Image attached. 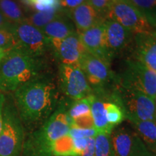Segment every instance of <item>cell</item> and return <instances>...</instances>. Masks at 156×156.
I'll return each instance as SVG.
<instances>
[{
	"label": "cell",
	"instance_id": "1",
	"mask_svg": "<svg viewBox=\"0 0 156 156\" xmlns=\"http://www.w3.org/2000/svg\"><path fill=\"white\" fill-rule=\"evenodd\" d=\"M12 99L24 127L35 129L55 112L58 93L53 82L41 76L17 87Z\"/></svg>",
	"mask_w": 156,
	"mask_h": 156
},
{
	"label": "cell",
	"instance_id": "2",
	"mask_svg": "<svg viewBox=\"0 0 156 156\" xmlns=\"http://www.w3.org/2000/svg\"><path fill=\"white\" fill-rule=\"evenodd\" d=\"M42 58L35 57L16 44L0 62V91L14 92L28 82L41 77Z\"/></svg>",
	"mask_w": 156,
	"mask_h": 156
},
{
	"label": "cell",
	"instance_id": "3",
	"mask_svg": "<svg viewBox=\"0 0 156 156\" xmlns=\"http://www.w3.org/2000/svg\"><path fill=\"white\" fill-rule=\"evenodd\" d=\"M72 121L67 111L60 106L25 140L22 155L50 156L54 142L69 133Z\"/></svg>",
	"mask_w": 156,
	"mask_h": 156
},
{
	"label": "cell",
	"instance_id": "4",
	"mask_svg": "<svg viewBox=\"0 0 156 156\" xmlns=\"http://www.w3.org/2000/svg\"><path fill=\"white\" fill-rule=\"evenodd\" d=\"M25 143V127L13 102L6 98L0 132V156H21Z\"/></svg>",
	"mask_w": 156,
	"mask_h": 156
},
{
	"label": "cell",
	"instance_id": "5",
	"mask_svg": "<svg viewBox=\"0 0 156 156\" xmlns=\"http://www.w3.org/2000/svg\"><path fill=\"white\" fill-rule=\"evenodd\" d=\"M105 18L119 23L134 36H150L155 31L144 15L129 0H116L108 9Z\"/></svg>",
	"mask_w": 156,
	"mask_h": 156
},
{
	"label": "cell",
	"instance_id": "6",
	"mask_svg": "<svg viewBox=\"0 0 156 156\" xmlns=\"http://www.w3.org/2000/svg\"><path fill=\"white\" fill-rule=\"evenodd\" d=\"M9 30L16 39L17 46L35 57L42 58L51 48L49 41L42 30L25 20L11 24Z\"/></svg>",
	"mask_w": 156,
	"mask_h": 156
},
{
	"label": "cell",
	"instance_id": "7",
	"mask_svg": "<svg viewBox=\"0 0 156 156\" xmlns=\"http://www.w3.org/2000/svg\"><path fill=\"white\" fill-rule=\"evenodd\" d=\"M123 105L128 119L152 120L156 122L155 101L141 91L130 87H124Z\"/></svg>",
	"mask_w": 156,
	"mask_h": 156
},
{
	"label": "cell",
	"instance_id": "8",
	"mask_svg": "<svg viewBox=\"0 0 156 156\" xmlns=\"http://www.w3.org/2000/svg\"><path fill=\"white\" fill-rule=\"evenodd\" d=\"M60 87L69 98L77 101L91 95V87L80 66L62 64L59 67Z\"/></svg>",
	"mask_w": 156,
	"mask_h": 156
},
{
	"label": "cell",
	"instance_id": "9",
	"mask_svg": "<svg viewBox=\"0 0 156 156\" xmlns=\"http://www.w3.org/2000/svg\"><path fill=\"white\" fill-rule=\"evenodd\" d=\"M123 86L135 88L155 101L156 97V72L138 61L129 62L128 70Z\"/></svg>",
	"mask_w": 156,
	"mask_h": 156
},
{
	"label": "cell",
	"instance_id": "10",
	"mask_svg": "<svg viewBox=\"0 0 156 156\" xmlns=\"http://www.w3.org/2000/svg\"><path fill=\"white\" fill-rule=\"evenodd\" d=\"M105 47L107 56H112L123 51L130 44L134 36L130 30L113 20L104 18Z\"/></svg>",
	"mask_w": 156,
	"mask_h": 156
},
{
	"label": "cell",
	"instance_id": "11",
	"mask_svg": "<svg viewBox=\"0 0 156 156\" xmlns=\"http://www.w3.org/2000/svg\"><path fill=\"white\" fill-rule=\"evenodd\" d=\"M110 137L116 156H138L145 146L136 132L125 126L114 128Z\"/></svg>",
	"mask_w": 156,
	"mask_h": 156
},
{
	"label": "cell",
	"instance_id": "12",
	"mask_svg": "<svg viewBox=\"0 0 156 156\" xmlns=\"http://www.w3.org/2000/svg\"><path fill=\"white\" fill-rule=\"evenodd\" d=\"M62 64L80 66L81 60L87 51L81 42L79 35L75 33L52 46Z\"/></svg>",
	"mask_w": 156,
	"mask_h": 156
},
{
	"label": "cell",
	"instance_id": "13",
	"mask_svg": "<svg viewBox=\"0 0 156 156\" xmlns=\"http://www.w3.org/2000/svg\"><path fill=\"white\" fill-rule=\"evenodd\" d=\"M78 35L88 53L101 58L108 64L110 60L107 56L105 47L104 18L90 28Z\"/></svg>",
	"mask_w": 156,
	"mask_h": 156
},
{
	"label": "cell",
	"instance_id": "14",
	"mask_svg": "<svg viewBox=\"0 0 156 156\" xmlns=\"http://www.w3.org/2000/svg\"><path fill=\"white\" fill-rule=\"evenodd\" d=\"M80 67L85 74L89 85L100 86L106 83L110 77L108 64L88 52L81 60Z\"/></svg>",
	"mask_w": 156,
	"mask_h": 156
},
{
	"label": "cell",
	"instance_id": "15",
	"mask_svg": "<svg viewBox=\"0 0 156 156\" xmlns=\"http://www.w3.org/2000/svg\"><path fill=\"white\" fill-rule=\"evenodd\" d=\"M87 138H73L68 133L51 146L50 156H81L86 149Z\"/></svg>",
	"mask_w": 156,
	"mask_h": 156
},
{
	"label": "cell",
	"instance_id": "16",
	"mask_svg": "<svg viewBox=\"0 0 156 156\" xmlns=\"http://www.w3.org/2000/svg\"><path fill=\"white\" fill-rule=\"evenodd\" d=\"M41 30L49 41L51 48L54 45L76 33L73 23L62 14L45 25Z\"/></svg>",
	"mask_w": 156,
	"mask_h": 156
},
{
	"label": "cell",
	"instance_id": "17",
	"mask_svg": "<svg viewBox=\"0 0 156 156\" xmlns=\"http://www.w3.org/2000/svg\"><path fill=\"white\" fill-rule=\"evenodd\" d=\"M69 15L77 28V34L87 30L103 19L88 2L82 4L70 10Z\"/></svg>",
	"mask_w": 156,
	"mask_h": 156
},
{
	"label": "cell",
	"instance_id": "18",
	"mask_svg": "<svg viewBox=\"0 0 156 156\" xmlns=\"http://www.w3.org/2000/svg\"><path fill=\"white\" fill-rule=\"evenodd\" d=\"M136 36V59L156 72V37L153 35Z\"/></svg>",
	"mask_w": 156,
	"mask_h": 156
},
{
	"label": "cell",
	"instance_id": "19",
	"mask_svg": "<svg viewBox=\"0 0 156 156\" xmlns=\"http://www.w3.org/2000/svg\"><path fill=\"white\" fill-rule=\"evenodd\" d=\"M136 129L144 145L153 155H156V122L152 120L128 119Z\"/></svg>",
	"mask_w": 156,
	"mask_h": 156
},
{
	"label": "cell",
	"instance_id": "20",
	"mask_svg": "<svg viewBox=\"0 0 156 156\" xmlns=\"http://www.w3.org/2000/svg\"><path fill=\"white\" fill-rule=\"evenodd\" d=\"M90 112L97 133L111 134L114 127L110 125L107 121L104 103L95 97L91 104Z\"/></svg>",
	"mask_w": 156,
	"mask_h": 156
},
{
	"label": "cell",
	"instance_id": "21",
	"mask_svg": "<svg viewBox=\"0 0 156 156\" xmlns=\"http://www.w3.org/2000/svg\"><path fill=\"white\" fill-rule=\"evenodd\" d=\"M0 12L11 24L25 20L23 9L15 0H0Z\"/></svg>",
	"mask_w": 156,
	"mask_h": 156
},
{
	"label": "cell",
	"instance_id": "22",
	"mask_svg": "<svg viewBox=\"0 0 156 156\" xmlns=\"http://www.w3.org/2000/svg\"><path fill=\"white\" fill-rule=\"evenodd\" d=\"M62 15L59 9H50L46 11L36 12L29 17H25V21L36 28L41 29L46 25L57 18Z\"/></svg>",
	"mask_w": 156,
	"mask_h": 156
},
{
	"label": "cell",
	"instance_id": "23",
	"mask_svg": "<svg viewBox=\"0 0 156 156\" xmlns=\"http://www.w3.org/2000/svg\"><path fill=\"white\" fill-rule=\"evenodd\" d=\"M156 30V0H129Z\"/></svg>",
	"mask_w": 156,
	"mask_h": 156
},
{
	"label": "cell",
	"instance_id": "24",
	"mask_svg": "<svg viewBox=\"0 0 156 156\" xmlns=\"http://www.w3.org/2000/svg\"><path fill=\"white\" fill-rule=\"evenodd\" d=\"M94 98V95L91 94L80 100L75 101L67 111V114L70 119L73 120L77 117L91 114V104Z\"/></svg>",
	"mask_w": 156,
	"mask_h": 156
},
{
	"label": "cell",
	"instance_id": "25",
	"mask_svg": "<svg viewBox=\"0 0 156 156\" xmlns=\"http://www.w3.org/2000/svg\"><path fill=\"white\" fill-rule=\"evenodd\" d=\"M95 156H116L110 134H97L95 136Z\"/></svg>",
	"mask_w": 156,
	"mask_h": 156
},
{
	"label": "cell",
	"instance_id": "26",
	"mask_svg": "<svg viewBox=\"0 0 156 156\" xmlns=\"http://www.w3.org/2000/svg\"><path fill=\"white\" fill-rule=\"evenodd\" d=\"M106 119L110 125L115 128L125 118L124 109L114 103H104Z\"/></svg>",
	"mask_w": 156,
	"mask_h": 156
},
{
	"label": "cell",
	"instance_id": "27",
	"mask_svg": "<svg viewBox=\"0 0 156 156\" xmlns=\"http://www.w3.org/2000/svg\"><path fill=\"white\" fill-rule=\"evenodd\" d=\"M23 2L32 9L39 11L59 9V0H23Z\"/></svg>",
	"mask_w": 156,
	"mask_h": 156
},
{
	"label": "cell",
	"instance_id": "28",
	"mask_svg": "<svg viewBox=\"0 0 156 156\" xmlns=\"http://www.w3.org/2000/svg\"><path fill=\"white\" fill-rule=\"evenodd\" d=\"M17 44L16 39L9 28H0V47L9 50Z\"/></svg>",
	"mask_w": 156,
	"mask_h": 156
},
{
	"label": "cell",
	"instance_id": "29",
	"mask_svg": "<svg viewBox=\"0 0 156 156\" xmlns=\"http://www.w3.org/2000/svg\"><path fill=\"white\" fill-rule=\"evenodd\" d=\"M70 128L83 129H95L92 115H91V114H90L75 119L72 121Z\"/></svg>",
	"mask_w": 156,
	"mask_h": 156
},
{
	"label": "cell",
	"instance_id": "30",
	"mask_svg": "<svg viewBox=\"0 0 156 156\" xmlns=\"http://www.w3.org/2000/svg\"><path fill=\"white\" fill-rule=\"evenodd\" d=\"M116 0H89L88 3L101 17L105 18L108 9Z\"/></svg>",
	"mask_w": 156,
	"mask_h": 156
},
{
	"label": "cell",
	"instance_id": "31",
	"mask_svg": "<svg viewBox=\"0 0 156 156\" xmlns=\"http://www.w3.org/2000/svg\"><path fill=\"white\" fill-rule=\"evenodd\" d=\"M69 134L73 138H88L95 137L98 133L95 129H83L70 128Z\"/></svg>",
	"mask_w": 156,
	"mask_h": 156
},
{
	"label": "cell",
	"instance_id": "32",
	"mask_svg": "<svg viewBox=\"0 0 156 156\" xmlns=\"http://www.w3.org/2000/svg\"><path fill=\"white\" fill-rule=\"evenodd\" d=\"M88 1L89 0H59L60 6L69 9V11L81 5L82 4L88 2Z\"/></svg>",
	"mask_w": 156,
	"mask_h": 156
},
{
	"label": "cell",
	"instance_id": "33",
	"mask_svg": "<svg viewBox=\"0 0 156 156\" xmlns=\"http://www.w3.org/2000/svg\"><path fill=\"white\" fill-rule=\"evenodd\" d=\"M81 156H95V137L87 138L86 149Z\"/></svg>",
	"mask_w": 156,
	"mask_h": 156
},
{
	"label": "cell",
	"instance_id": "34",
	"mask_svg": "<svg viewBox=\"0 0 156 156\" xmlns=\"http://www.w3.org/2000/svg\"><path fill=\"white\" fill-rule=\"evenodd\" d=\"M5 101H6L5 94L0 91V132H1L2 126L3 110H4V106H5Z\"/></svg>",
	"mask_w": 156,
	"mask_h": 156
},
{
	"label": "cell",
	"instance_id": "35",
	"mask_svg": "<svg viewBox=\"0 0 156 156\" xmlns=\"http://www.w3.org/2000/svg\"><path fill=\"white\" fill-rule=\"evenodd\" d=\"M11 23H9L8 21L6 20L4 16L0 12V28H9L10 26Z\"/></svg>",
	"mask_w": 156,
	"mask_h": 156
},
{
	"label": "cell",
	"instance_id": "36",
	"mask_svg": "<svg viewBox=\"0 0 156 156\" xmlns=\"http://www.w3.org/2000/svg\"><path fill=\"white\" fill-rule=\"evenodd\" d=\"M138 156H153V155L148 151L147 148L146 147V146L145 145L142 148V150L140 151Z\"/></svg>",
	"mask_w": 156,
	"mask_h": 156
},
{
	"label": "cell",
	"instance_id": "37",
	"mask_svg": "<svg viewBox=\"0 0 156 156\" xmlns=\"http://www.w3.org/2000/svg\"><path fill=\"white\" fill-rule=\"evenodd\" d=\"M7 50H6L5 48L0 47V62H2V60L4 56H5L6 53H7Z\"/></svg>",
	"mask_w": 156,
	"mask_h": 156
},
{
	"label": "cell",
	"instance_id": "38",
	"mask_svg": "<svg viewBox=\"0 0 156 156\" xmlns=\"http://www.w3.org/2000/svg\"><path fill=\"white\" fill-rule=\"evenodd\" d=\"M155 110H156V97L155 98Z\"/></svg>",
	"mask_w": 156,
	"mask_h": 156
},
{
	"label": "cell",
	"instance_id": "39",
	"mask_svg": "<svg viewBox=\"0 0 156 156\" xmlns=\"http://www.w3.org/2000/svg\"><path fill=\"white\" fill-rule=\"evenodd\" d=\"M154 36H155L156 37V30L155 31V33H154Z\"/></svg>",
	"mask_w": 156,
	"mask_h": 156
},
{
	"label": "cell",
	"instance_id": "40",
	"mask_svg": "<svg viewBox=\"0 0 156 156\" xmlns=\"http://www.w3.org/2000/svg\"><path fill=\"white\" fill-rule=\"evenodd\" d=\"M153 156H156V155H153Z\"/></svg>",
	"mask_w": 156,
	"mask_h": 156
}]
</instances>
